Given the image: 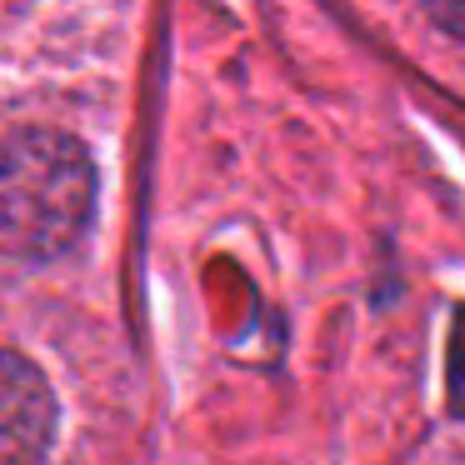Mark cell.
<instances>
[{"label": "cell", "instance_id": "cell-4", "mask_svg": "<svg viewBox=\"0 0 465 465\" xmlns=\"http://www.w3.org/2000/svg\"><path fill=\"white\" fill-rule=\"evenodd\" d=\"M420 5H425V15H430L445 35L465 41V0H420Z\"/></svg>", "mask_w": 465, "mask_h": 465}, {"label": "cell", "instance_id": "cell-1", "mask_svg": "<svg viewBox=\"0 0 465 465\" xmlns=\"http://www.w3.org/2000/svg\"><path fill=\"white\" fill-rule=\"evenodd\" d=\"M95 215V165L85 145L51 125L0 141V251L15 261H61Z\"/></svg>", "mask_w": 465, "mask_h": 465}, {"label": "cell", "instance_id": "cell-3", "mask_svg": "<svg viewBox=\"0 0 465 465\" xmlns=\"http://www.w3.org/2000/svg\"><path fill=\"white\" fill-rule=\"evenodd\" d=\"M445 385H450V411L465 415V311H455V325H450V361H445Z\"/></svg>", "mask_w": 465, "mask_h": 465}, {"label": "cell", "instance_id": "cell-2", "mask_svg": "<svg viewBox=\"0 0 465 465\" xmlns=\"http://www.w3.org/2000/svg\"><path fill=\"white\" fill-rule=\"evenodd\" d=\"M55 440V395L21 351L0 345V465H41Z\"/></svg>", "mask_w": 465, "mask_h": 465}]
</instances>
